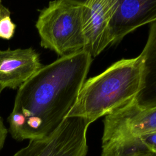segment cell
I'll use <instances>...</instances> for the list:
<instances>
[{
	"mask_svg": "<svg viewBox=\"0 0 156 156\" xmlns=\"http://www.w3.org/2000/svg\"><path fill=\"white\" fill-rule=\"evenodd\" d=\"M92 58L85 51L60 57L18 88L8 117L13 139H40L57 128L74 105Z\"/></svg>",
	"mask_w": 156,
	"mask_h": 156,
	"instance_id": "cell-1",
	"label": "cell"
},
{
	"mask_svg": "<svg viewBox=\"0 0 156 156\" xmlns=\"http://www.w3.org/2000/svg\"><path fill=\"white\" fill-rule=\"evenodd\" d=\"M140 55L116 62L99 74L86 80L67 116L81 117L91 124L133 101L142 82Z\"/></svg>",
	"mask_w": 156,
	"mask_h": 156,
	"instance_id": "cell-2",
	"label": "cell"
},
{
	"mask_svg": "<svg viewBox=\"0 0 156 156\" xmlns=\"http://www.w3.org/2000/svg\"><path fill=\"white\" fill-rule=\"evenodd\" d=\"M82 10V1L49 2L40 10L35 23L41 46L60 57L84 51Z\"/></svg>",
	"mask_w": 156,
	"mask_h": 156,
	"instance_id": "cell-3",
	"label": "cell"
},
{
	"mask_svg": "<svg viewBox=\"0 0 156 156\" xmlns=\"http://www.w3.org/2000/svg\"><path fill=\"white\" fill-rule=\"evenodd\" d=\"M90 124L81 117H66L49 135L30 140L12 156H87V132Z\"/></svg>",
	"mask_w": 156,
	"mask_h": 156,
	"instance_id": "cell-4",
	"label": "cell"
},
{
	"mask_svg": "<svg viewBox=\"0 0 156 156\" xmlns=\"http://www.w3.org/2000/svg\"><path fill=\"white\" fill-rule=\"evenodd\" d=\"M133 101L105 117L102 145L156 130V107L141 109Z\"/></svg>",
	"mask_w": 156,
	"mask_h": 156,
	"instance_id": "cell-5",
	"label": "cell"
},
{
	"mask_svg": "<svg viewBox=\"0 0 156 156\" xmlns=\"http://www.w3.org/2000/svg\"><path fill=\"white\" fill-rule=\"evenodd\" d=\"M82 3L84 51L93 58L112 44L110 24L118 0H87Z\"/></svg>",
	"mask_w": 156,
	"mask_h": 156,
	"instance_id": "cell-6",
	"label": "cell"
},
{
	"mask_svg": "<svg viewBox=\"0 0 156 156\" xmlns=\"http://www.w3.org/2000/svg\"><path fill=\"white\" fill-rule=\"evenodd\" d=\"M43 66L32 48L0 50V94L5 88H19Z\"/></svg>",
	"mask_w": 156,
	"mask_h": 156,
	"instance_id": "cell-7",
	"label": "cell"
},
{
	"mask_svg": "<svg viewBox=\"0 0 156 156\" xmlns=\"http://www.w3.org/2000/svg\"><path fill=\"white\" fill-rule=\"evenodd\" d=\"M156 21V0H118L111 20L112 44L138 27Z\"/></svg>",
	"mask_w": 156,
	"mask_h": 156,
	"instance_id": "cell-8",
	"label": "cell"
},
{
	"mask_svg": "<svg viewBox=\"0 0 156 156\" xmlns=\"http://www.w3.org/2000/svg\"><path fill=\"white\" fill-rule=\"evenodd\" d=\"M140 55L143 60L141 86L133 102L138 107L144 109L156 107V21L150 26Z\"/></svg>",
	"mask_w": 156,
	"mask_h": 156,
	"instance_id": "cell-9",
	"label": "cell"
},
{
	"mask_svg": "<svg viewBox=\"0 0 156 156\" xmlns=\"http://www.w3.org/2000/svg\"><path fill=\"white\" fill-rule=\"evenodd\" d=\"M156 153V130L141 136L117 141L102 147V156H131L142 152Z\"/></svg>",
	"mask_w": 156,
	"mask_h": 156,
	"instance_id": "cell-10",
	"label": "cell"
},
{
	"mask_svg": "<svg viewBox=\"0 0 156 156\" xmlns=\"http://www.w3.org/2000/svg\"><path fill=\"white\" fill-rule=\"evenodd\" d=\"M16 24L12 21L10 15L0 20V38L4 40L11 39L15 34Z\"/></svg>",
	"mask_w": 156,
	"mask_h": 156,
	"instance_id": "cell-11",
	"label": "cell"
},
{
	"mask_svg": "<svg viewBox=\"0 0 156 156\" xmlns=\"http://www.w3.org/2000/svg\"><path fill=\"white\" fill-rule=\"evenodd\" d=\"M8 130L5 127L2 118L0 116V151L2 149L7 135Z\"/></svg>",
	"mask_w": 156,
	"mask_h": 156,
	"instance_id": "cell-12",
	"label": "cell"
},
{
	"mask_svg": "<svg viewBox=\"0 0 156 156\" xmlns=\"http://www.w3.org/2000/svg\"><path fill=\"white\" fill-rule=\"evenodd\" d=\"M7 15H10V12L9 9L5 7L0 1V20Z\"/></svg>",
	"mask_w": 156,
	"mask_h": 156,
	"instance_id": "cell-13",
	"label": "cell"
},
{
	"mask_svg": "<svg viewBox=\"0 0 156 156\" xmlns=\"http://www.w3.org/2000/svg\"><path fill=\"white\" fill-rule=\"evenodd\" d=\"M131 156H156V153L149 152V151L142 152H139V153L133 154Z\"/></svg>",
	"mask_w": 156,
	"mask_h": 156,
	"instance_id": "cell-14",
	"label": "cell"
}]
</instances>
